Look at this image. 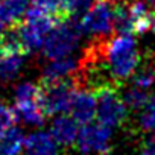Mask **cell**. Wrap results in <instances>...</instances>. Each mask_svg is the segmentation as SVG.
<instances>
[{
	"label": "cell",
	"instance_id": "obj_29",
	"mask_svg": "<svg viewBox=\"0 0 155 155\" xmlns=\"http://www.w3.org/2000/svg\"><path fill=\"white\" fill-rule=\"evenodd\" d=\"M110 2H113V3H114V2H119V0H110Z\"/></svg>",
	"mask_w": 155,
	"mask_h": 155
},
{
	"label": "cell",
	"instance_id": "obj_1",
	"mask_svg": "<svg viewBox=\"0 0 155 155\" xmlns=\"http://www.w3.org/2000/svg\"><path fill=\"white\" fill-rule=\"evenodd\" d=\"M104 55L108 70L117 84L131 78L140 62L137 41L132 35H117L108 38L104 44Z\"/></svg>",
	"mask_w": 155,
	"mask_h": 155
},
{
	"label": "cell",
	"instance_id": "obj_27",
	"mask_svg": "<svg viewBox=\"0 0 155 155\" xmlns=\"http://www.w3.org/2000/svg\"><path fill=\"white\" fill-rule=\"evenodd\" d=\"M138 155H155V153H152L150 150H147V149H144V150H141Z\"/></svg>",
	"mask_w": 155,
	"mask_h": 155
},
{
	"label": "cell",
	"instance_id": "obj_12",
	"mask_svg": "<svg viewBox=\"0 0 155 155\" xmlns=\"http://www.w3.org/2000/svg\"><path fill=\"white\" fill-rule=\"evenodd\" d=\"M31 0H0V28H9L26 15Z\"/></svg>",
	"mask_w": 155,
	"mask_h": 155
},
{
	"label": "cell",
	"instance_id": "obj_4",
	"mask_svg": "<svg viewBox=\"0 0 155 155\" xmlns=\"http://www.w3.org/2000/svg\"><path fill=\"white\" fill-rule=\"evenodd\" d=\"M78 90L73 78L41 84L40 102L46 116H58L68 111L71 97Z\"/></svg>",
	"mask_w": 155,
	"mask_h": 155
},
{
	"label": "cell",
	"instance_id": "obj_22",
	"mask_svg": "<svg viewBox=\"0 0 155 155\" xmlns=\"http://www.w3.org/2000/svg\"><path fill=\"white\" fill-rule=\"evenodd\" d=\"M15 122H17V116L14 108H11L3 101H0V135L5 134L9 128H12Z\"/></svg>",
	"mask_w": 155,
	"mask_h": 155
},
{
	"label": "cell",
	"instance_id": "obj_21",
	"mask_svg": "<svg viewBox=\"0 0 155 155\" xmlns=\"http://www.w3.org/2000/svg\"><path fill=\"white\" fill-rule=\"evenodd\" d=\"M140 126L146 132L155 131V96H152L143 108V113L140 114Z\"/></svg>",
	"mask_w": 155,
	"mask_h": 155
},
{
	"label": "cell",
	"instance_id": "obj_18",
	"mask_svg": "<svg viewBox=\"0 0 155 155\" xmlns=\"http://www.w3.org/2000/svg\"><path fill=\"white\" fill-rule=\"evenodd\" d=\"M31 5L59 20H67V0H31Z\"/></svg>",
	"mask_w": 155,
	"mask_h": 155
},
{
	"label": "cell",
	"instance_id": "obj_5",
	"mask_svg": "<svg viewBox=\"0 0 155 155\" xmlns=\"http://www.w3.org/2000/svg\"><path fill=\"white\" fill-rule=\"evenodd\" d=\"M113 128L97 122L82 125L76 140L78 150L84 155H105L111 147Z\"/></svg>",
	"mask_w": 155,
	"mask_h": 155
},
{
	"label": "cell",
	"instance_id": "obj_7",
	"mask_svg": "<svg viewBox=\"0 0 155 155\" xmlns=\"http://www.w3.org/2000/svg\"><path fill=\"white\" fill-rule=\"evenodd\" d=\"M97 111V96L91 90L78 88L71 97L68 113L81 125L90 123Z\"/></svg>",
	"mask_w": 155,
	"mask_h": 155
},
{
	"label": "cell",
	"instance_id": "obj_26",
	"mask_svg": "<svg viewBox=\"0 0 155 155\" xmlns=\"http://www.w3.org/2000/svg\"><path fill=\"white\" fill-rule=\"evenodd\" d=\"M150 29L155 32V12L152 14V25H150Z\"/></svg>",
	"mask_w": 155,
	"mask_h": 155
},
{
	"label": "cell",
	"instance_id": "obj_3",
	"mask_svg": "<svg viewBox=\"0 0 155 155\" xmlns=\"http://www.w3.org/2000/svg\"><path fill=\"white\" fill-rule=\"evenodd\" d=\"M82 35H88L91 40L111 38L114 32V6L110 0H97L91 9L79 20Z\"/></svg>",
	"mask_w": 155,
	"mask_h": 155
},
{
	"label": "cell",
	"instance_id": "obj_6",
	"mask_svg": "<svg viewBox=\"0 0 155 155\" xmlns=\"http://www.w3.org/2000/svg\"><path fill=\"white\" fill-rule=\"evenodd\" d=\"M97 94V122L110 126L119 128L128 119V107L125 105L122 96L117 94V88H105Z\"/></svg>",
	"mask_w": 155,
	"mask_h": 155
},
{
	"label": "cell",
	"instance_id": "obj_17",
	"mask_svg": "<svg viewBox=\"0 0 155 155\" xmlns=\"http://www.w3.org/2000/svg\"><path fill=\"white\" fill-rule=\"evenodd\" d=\"M122 99H123L125 105L128 107V110H131V111H138V110H143V108L147 105L150 96L147 94V90L132 85L131 88H128V90L122 94Z\"/></svg>",
	"mask_w": 155,
	"mask_h": 155
},
{
	"label": "cell",
	"instance_id": "obj_19",
	"mask_svg": "<svg viewBox=\"0 0 155 155\" xmlns=\"http://www.w3.org/2000/svg\"><path fill=\"white\" fill-rule=\"evenodd\" d=\"M41 94V85L35 82H23L15 87L14 91V99L15 104L18 102H29V101H40Z\"/></svg>",
	"mask_w": 155,
	"mask_h": 155
},
{
	"label": "cell",
	"instance_id": "obj_28",
	"mask_svg": "<svg viewBox=\"0 0 155 155\" xmlns=\"http://www.w3.org/2000/svg\"><path fill=\"white\" fill-rule=\"evenodd\" d=\"M149 2H150V5H152V6H155V0H149Z\"/></svg>",
	"mask_w": 155,
	"mask_h": 155
},
{
	"label": "cell",
	"instance_id": "obj_13",
	"mask_svg": "<svg viewBox=\"0 0 155 155\" xmlns=\"http://www.w3.org/2000/svg\"><path fill=\"white\" fill-rule=\"evenodd\" d=\"M14 111H15L17 120H21L25 125H29V126H41L46 120V113L40 101L18 102L14 105Z\"/></svg>",
	"mask_w": 155,
	"mask_h": 155
},
{
	"label": "cell",
	"instance_id": "obj_14",
	"mask_svg": "<svg viewBox=\"0 0 155 155\" xmlns=\"http://www.w3.org/2000/svg\"><path fill=\"white\" fill-rule=\"evenodd\" d=\"M25 134L20 128H9L0 135V155H20L25 150Z\"/></svg>",
	"mask_w": 155,
	"mask_h": 155
},
{
	"label": "cell",
	"instance_id": "obj_2",
	"mask_svg": "<svg viewBox=\"0 0 155 155\" xmlns=\"http://www.w3.org/2000/svg\"><path fill=\"white\" fill-rule=\"evenodd\" d=\"M81 35L82 31L79 26V20H61L44 38L41 52L49 59L70 56V53L79 44Z\"/></svg>",
	"mask_w": 155,
	"mask_h": 155
},
{
	"label": "cell",
	"instance_id": "obj_20",
	"mask_svg": "<svg viewBox=\"0 0 155 155\" xmlns=\"http://www.w3.org/2000/svg\"><path fill=\"white\" fill-rule=\"evenodd\" d=\"M97 0H67V18L81 20Z\"/></svg>",
	"mask_w": 155,
	"mask_h": 155
},
{
	"label": "cell",
	"instance_id": "obj_10",
	"mask_svg": "<svg viewBox=\"0 0 155 155\" xmlns=\"http://www.w3.org/2000/svg\"><path fill=\"white\" fill-rule=\"evenodd\" d=\"M76 71H78V61L73 59L71 56L50 59L43 68V82L74 78Z\"/></svg>",
	"mask_w": 155,
	"mask_h": 155
},
{
	"label": "cell",
	"instance_id": "obj_24",
	"mask_svg": "<svg viewBox=\"0 0 155 155\" xmlns=\"http://www.w3.org/2000/svg\"><path fill=\"white\" fill-rule=\"evenodd\" d=\"M144 149L155 153V131H150L147 134V137L144 138Z\"/></svg>",
	"mask_w": 155,
	"mask_h": 155
},
{
	"label": "cell",
	"instance_id": "obj_8",
	"mask_svg": "<svg viewBox=\"0 0 155 155\" xmlns=\"http://www.w3.org/2000/svg\"><path fill=\"white\" fill-rule=\"evenodd\" d=\"M79 125L81 123L74 117L62 113L53 119L52 126H50V134L62 147H70L76 144L78 135H79V131H81Z\"/></svg>",
	"mask_w": 155,
	"mask_h": 155
},
{
	"label": "cell",
	"instance_id": "obj_23",
	"mask_svg": "<svg viewBox=\"0 0 155 155\" xmlns=\"http://www.w3.org/2000/svg\"><path fill=\"white\" fill-rule=\"evenodd\" d=\"M153 82H155V70H152L149 67L141 68L132 78V85L140 87V88H144V90L150 88Z\"/></svg>",
	"mask_w": 155,
	"mask_h": 155
},
{
	"label": "cell",
	"instance_id": "obj_15",
	"mask_svg": "<svg viewBox=\"0 0 155 155\" xmlns=\"http://www.w3.org/2000/svg\"><path fill=\"white\" fill-rule=\"evenodd\" d=\"M114 31L120 35H132L134 34V21L131 14L129 2H117L114 6Z\"/></svg>",
	"mask_w": 155,
	"mask_h": 155
},
{
	"label": "cell",
	"instance_id": "obj_25",
	"mask_svg": "<svg viewBox=\"0 0 155 155\" xmlns=\"http://www.w3.org/2000/svg\"><path fill=\"white\" fill-rule=\"evenodd\" d=\"M5 52V44H3V31L0 28V55Z\"/></svg>",
	"mask_w": 155,
	"mask_h": 155
},
{
	"label": "cell",
	"instance_id": "obj_11",
	"mask_svg": "<svg viewBox=\"0 0 155 155\" xmlns=\"http://www.w3.org/2000/svg\"><path fill=\"white\" fill-rule=\"evenodd\" d=\"M25 52L5 50L0 55V85L12 82L25 65Z\"/></svg>",
	"mask_w": 155,
	"mask_h": 155
},
{
	"label": "cell",
	"instance_id": "obj_9",
	"mask_svg": "<svg viewBox=\"0 0 155 155\" xmlns=\"http://www.w3.org/2000/svg\"><path fill=\"white\" fill-rule=\"evenodd\" d=\"M25 155H61V144L50 132L34 131L25 140Z\"/></svg>",
	"mask_w": 155,
	"mask_h": 155
},
{
	"label": "cell",
	"instance_id": "obj_16",
	"mask_svg": "<svg viewBox=\"0 0 155 155\" xmlns=\"http://www.w3.org/2000/svg\"><path fill=\"white\" fill-rule=\"evenodd\" d=\"M129 5L134 21V34H144L146 31L150 29L152 25V12L149 11V6L141 0L129 2Z\"/></svg>",
	"mask_w": 155,
	"mask_h": 155
}]
</instances>
